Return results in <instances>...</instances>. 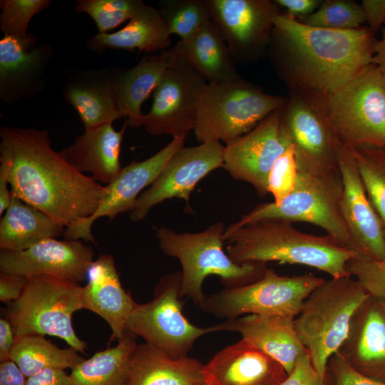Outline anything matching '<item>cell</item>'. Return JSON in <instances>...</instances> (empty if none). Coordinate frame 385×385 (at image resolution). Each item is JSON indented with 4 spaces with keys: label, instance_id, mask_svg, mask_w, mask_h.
<instances>
[{
    "label": "cell",
    "instance_id": "11",
    "mask_svg": "<svg viewBox=\"0 0 385 385\" xmlns=\"http://www.w3.org/2000/svg\"><path fill=\"white\" fill-rule=\"evenodd\" d=\"M181 282L179 272L163 277L155 288L153 299L143 304L135 302L127 322V332L174 359L187 356L200 337L218 332L216 324L200 327L184 316Z\"/></svg>",
    "mask_w": 385,
    "mask_h": 385
},
{
    "label": "cell",
    "instance_id": "19",
    "mask_svg": "<svg viewBox=\"0 0 385 385\" xmlns=\"http://www.w3.org/2000/svg\"><path fill=\"white\" fill-rule=\"evenodd\" d=\"M92 247L82 240H43L19 252L1 250L0 272L27 278L49 276L79 283L94 261Z\"/></svg>",
    "mask_w": 385,
    "mask_h": 385
},
{
    "label": "cell",
    "instance_id": "16",
    "mask_svg": "<svg viewBox=\"0 0 385 385\" xmlns=\"http://www.w3.org/2000/svg\"><path fill=\"white\" fill-rule=\"evenodd\" d=\"M281 125L294 148L298 166L339 165L340 141L328 121L322 102L292 91L282 108Z\"/></svg>",
    "mask_w": 385,
    "mask_h": 385
},
{
    "label": "cell",
    "instance_id": "2",
    "mask_svg": "<svg viewBox=\"0 0 385 385\" xmlns=\"http://www.w3.org/2000/svg\"><path fill=\"white\" fill-rule=\"evenodd\" d=\"M273 24L272 60L292 91L324 103L372 63L377 40L368 27L310 26L285 13L277 14Z\"/></svg>",
    "mask_w": 385,
    "mask_h": 385
},
{
    "label": "cell",
    "instance_id": "17",
    "mask_svg": "<svg viewBox=\"0 0 385 385\" xmlns=\"http://www.w3.org/2000/svg\"><path fill=\"white\" fill-rule=\"evenodd\" d=\"M235 62L259 56L270 43L279 6L270 0H206Z\"/></svg>",
    "mask_w": 385,
    "mask_h": 385
},
{
    "label": "cell",
    "instance_id": "46",
    "mask_svg": "<svg viewBox=\"0 0 385 385\" xmlns=\"http://www.w3.org/2000/svg\"><path fill=\"white\" fill-rule=\"evenodd\" d=\"M26 385H72L69 374L63 369H46L27 378Z\"/></svg>",
    "mask_w": 385,
    "mask_h": 385
},
{
    "label": "cell",
    "instance_id": "10",
    "mask_svg": "<svg viewBox=\"0 0 385 385\" xmlns=\"http://www.w3.org/2000/svg\"><path fill=\"white\" fill-rule=\"evenodd\" d=\"M324 280L312 274L279 275L267 268L255 282L225 287L205 295L200 308L226 319L247 314L278 315L294 319L306 298Z\"/></svg>",
    "mask_w": 385,
    "mask_h": 385
},
{
    "label": "cell",
    "instance_id": "38",
    "mask_svg": "<svg viewBox=\"0 0 385 385\" xmlns=\"http://www.w3.org/2000/svg\"><path fill=\"white\" fill-rule=\"evenodd\" d=\"M49 0H3L0 5V28L4 36L25 38L33 16L46 8Z\"/></svg>",
    "mask_w": 385,
    "mask_h": 385
},
{
    "label": "cell",
    "instance_id": "33",
    "mask_svg": "<svg viewBox=\"0 0 385 385\" xmlns=\"http://www.w3.org/2000/svg\"><path fill=\"white\" fill-rule=\"evenodd\" d=\"M65 97L78 113L85 130L94 129L123 118L117 107L112 78L70 85Z\"/></svg>",
    "mask_w": 385,
    "mask_h": 385
},
{
    "label": "cell",
    "instance_id": "12",
    "mask_svg": "<svg viewBox=\"0 0 385 385\" xmlns=\"http://www.w3.org/2000/svg\"><path fill=\"white\" fill-rule=\"evenodd\" d=\"M205 78L173 47L168 48L167 68L153 92L143 125L151 135H187L194 129Z\"/></svg>",
    "mask_w": 385,
    "mask_h": 385
},
{
    "label": "cell",
    "instance_id": "51",
    "mask_svg": "<svg viewBox=\"0 0 385 385\" xmlns=\"http://www.w3.org/2000/svg\"><path fill=\"white\" fill-rule=\"evenodd\" d=\"M380 71H381V73L383 84H384V89H385V71H381V70H380Z\"/></svg>",
    "mask_w": 385,
    "mask_h": 385
},
{
    "label": "cell",
    "instance_id": "23",
    "mask_svg": "<svg viewBox=\"0 0 385 385\" xmlns=\"http://www.w3.org/2000/svg\"><path fill=\"white\" fill-rule=\"evenodd\" d=\"M220 331L235 332L242 339L277 361L287 374L307 350L296 332L294 319L278 315L247 314L216 324Z\"/></svg>",
    "mask_w": 385,
    "mask_h": 385
},
{
    "label": "cell",
    "instance_id": "34",
    "mask_svg": "<svg viewBox=\"0 0 385 385\" xmlns=\"http://www.w3.org/2000/svg\"><path fill=\"white\" fill-rule=\"evenodd\" d=\"M349 149L366 195L385 230V148L364 145Z\"/></svg>",
    "mask_w": 385,
    "mask_h": 385
},
{
    "label": "cell",
    "instance_id": "1",
    "mask_svg": "<svg viewBox=\"0 0 385 385\" xmlns=\"http://www.w3.org/2000/svg\"><path fill=\"white\" fill-rule=\"evenodd\" d=\"M0 170L11 194L68 227L96 210L105 185L52 148L47 130L0 128Z\"/></svg>",
    "mask_w": 385,
    "mask_h": 385
},
{
    "label": "cell",
    "instance_id": "9",
    "mask_svg": "<svg viewBox=\"0 0 385 385\" xmlns=\"http://www.w3.org/2000/svg\"><path fill=\"white\" fill-rule=\"evenodd\" d=\"M328 121L346 148H385V89L379 68L371 63L324 101Z\"/></svg>",
    "mask_w": 385,
    "mask_h": 385
},
{
    "label": "cell",
    "instance_id": "28",
    "mask_svg": "<svg viewBox=\"0 0 385 385\" xmlns=\"http://www.w3.org/2000/svg\"><path fill=\"white\" fill-rule=\"evenodd\" d=\"M171 35L158 10L145 4L120 30L98 33L87 42L88 49L98 53L111 49H138L148 54L170 48Z\"/></svg>",
    "mask_w": 385,
    "mask_h": 385
},
{
    "label": "cell",
    "instance_id": "27",
    "mask_svg": "<svg viewBox=\"0 0 385 385\" xmlns=\"http://www.w3.org/2000/svg\"><path fill=\"white\" fill-rule=\"evenodd\" d=\"M205 78L207 83L242 80L235 61L217 25L207 22L192 36L173 46Z\"/></svg>",
    "mask_w": 385,
    "mask_h": 385
},
{
    "label": "cell",
    "instance_id": "49",
    "mask_svg": "<svg viewBox=\"0 0 385 385\" xmlns=\"http://www.w3.org/2000/svg\"><path fill=\"white\" fill-rule=\"evenodd\" d=\"M6 173L0 170V215L2 216L10 205L11 199V189Z\"/></svg>",
    "mask_w": 385,
    "mask_h": 385
},
{
    "label": "cell",
    "instance_id": "18",
    "mask_svg": "<svg viewBox=\"0 0 385 385\" xmlns=\"http://www.w3.org/2000/svg\"><path fill=\"white\" fill-rule=\"evenodd\" d=\"M337 160L342 176L340 210L356 258L385 259V230L366 195L350 150L339 142Z\"/></svg>",
    "mask_w": 385,
    "mask_h": 385
},
{
    "label": "cell",
    "instance_id": "4",
    "mask_svg": "<svg viewBox=\"0 0 385 385\" xmlns=\"http://www.w3.org/2000/svg\"><path fill=\"white\" fill-rule=\"evenodd\" d=\"M226 227L216 222L199 232H176L164 226L154 227L162 252L177 258L182 266L181 297H188L201 307L202 284L209 275H217L225 287H236L260 279L267 270L265 263L234 262L223 250Z\"/></svg>",
    "mask_w": 385,
    "mask_h": 385
},
{
    "label": "cell",
    "instance_id": "3",
    "mask_svg": "<svg viewBox=\"0 0 385 385\" xmlns=\"http://www.w3.org/2000/svg\"><path fill=\"white\" fill-rule=\"evenodd\" d=\"M227 254L235 263L302 265L327 273L332 278L350 275L346 263L355 254L327 235L304 233L281 219H265L239 227L225 228Z\"/></svg>",
    "mask_w": 385,
    "mask_h": 385
},
{
    "label": "cell",
    "instance_id": "48",
    "mask_svg": "<svg viewBox=\"0 0 385 385\" xmlns=\"http://www.w3.org/2000/svg\"><path fill=\"white\" fill-rule=\"evenodd\" d=\"M15 338V332L11 322L5 317H1L0 319V362L10 359Z\"/></svg>",
    "mask_w": 385,
    "mask_h": 385
},
{
    "label": "cell",
    "instance_id": "35",
    "mask_svg": "<svg viewBox=\"0 0 385 385\" xmlns=\"http://www.w3.org/2000/svg\"><path fill=\"white\" fill-rule=\"evenodd\" d=\"M158 10L170 35L180 40L189 38L212 20L206 0H163Z\"/></svg>",
    "mask_w": 385,
    "mask_h": 385
},
{
    "label": "cell",
    "instance_id": "24",
    "mask_svg": "<svg viewBox=\"0 0 385 385\" xmlns=\"http://www.w3.org/2000/svg\"><path fill=\"white\" fill-rule=\"evenodd\" d=\"M36 44L31 34L25 38L4 36L0 41V96L7 103L36 91L50 48Z\"/></svg>",
    "mask_w": 385,
    "mask_h": 385
},
{
    "label": "cell",
    "instance_id": "29",
    "mask_svg": "<svg viewBox=\"0 0 385 385\" xmlns=\"http://www.w3.org/2000/svg\"><path fill=\"white\" fill-rule=\"evenodd\" d=\"M168 62V49L145 56L135 66L112 78L118 109L129 125H143L142 104L159 84Z\"/></svg>",
    "mask_w": 385,
    "mask_h": 385
},
{
    "label": "cell",
    "instance_id": "22",
    "mask_svg": "<svg viewBox=\"0 0 385 385\" xmlns=\"http://www.w3.org/2000/svg\"><path fill=\"white\" fill-rule=\"evenodd\" d=\"M338 352L358 372L385 371V301L369 296L354 313Z\"/></svg>",
    "mask_w": 385,
    "mask_h": 385
},
{
    "label": "cell",
    "instance_id": "44",
    "mask_svg": "<svg viewBox=\"0 0 385 385\" xmlns=\"http://www.w3.org/2000/svg\"><path fill=\"white\" fill-rule=\"evenodd\" d=\"M368 28L374 34L385 24V0H363L361 3Z\"/></svg>",
    "mask_w": 385,
    "mask_h": 385
},
{
    "label": "cell",
    "instance_id": "50",
    "mask_svg": "<svg viewBox=\"0 0 385 385\" xmlns=\"http://www.w3.org/2000/svg\"><path fill=\"white\" fill-rule=\"evenodd\" d=\"M372 63L375 64L381 71H385V24L382 29V36L377 40L374 46V55Z\"/></svg>",
    "mask_w": 385,
    "mask_h": 385
},
{
    "label": "cell",
    "instance_id": "43",
    "mask_svg": "<svg viewBox=\"0 0 385 385\" xmlns=\"http://www.w3.org/2000/svg\"><path fill=\"white\" fill-rule=\"evenodd\" d=\"M28 278L10 273L0 274V301L6 304L17 300L21 295Z\"/></svg>",
    "mask_w": 385,
    "mask_h": 385
},
{
    "label": "cell",
    "instance_id": "8",
    "mask_svg": "<svg viewBox=\"0 0 385 385\" xmlns=\"http://www.w3.org/2000/svg\"><path fill=\"white\" fill-rule=\"evenodd\" d=\"M286 99L265 93L244 79L226 83H207L197 107L194 133L198 142L225 143L254 128L271 113L281 109Z\"/></svg>",
    "mask_w": 385,
    "mask_h": 385
},
{
    "label": "cell",
    "instance_id": "20",
    "mask_svg": "<svg viewBox=\"0 0 385 385\" xmlns=\"http://www.w3.org/2000/svg\"><path fill=\"white\" fill-rule=\"evenodd\" d=\"M207 385H280L287 373L277 361L241 339L204 364Z\"/></svg>",
    "mask_w": 385,
    "mask_h": 385
},
{
    "label": "cell",
    "instance_id": "30",
    "mask_svg": "<svg viewBox=\"0 0 385 385\" xmlns=\"http://www.w3.org/2000/svg\"><path fill=\"white\" fill-rule=\"evenodd\" d=\"M49 216L11 194V202L0 221L1 250L19 252L63 233Z\"/></svg>",
    "mask_w": 385,
    "mask_h": 385
},
{
    "label": "cell",
    "instance_id": "26",
    "mask_svg": "<svg viewBox=\"0 0 385 385\" xmlns=\"http://www.w3.org/2000/svg\"><path fill=\"white\" fill-rule=\"evenodd\" d=\"M204 364L188 356L174 359L148 344H137L123 385H202Z\"/></svg>",
    "mask_w": 385,
    "mask_h": 385
},
{
    "label": "cell",
    "instance_id": "13",
    "mask_svg": "<svg viewBox=\"0 0 385 385\" xmlns=\"http://www.w3.org/2000/svg\"><path fill=\"white\" fill-rule=\"evenodd\" d=\"M282 108L248 133L224 146L223 168L235 180L250 184L260 196L268 194L270 171L277 158L292 144L281 125Z\"/></svg>",
    "mask_w": 385,
    "mask_h": 385
},
{
    "label": "cell",
    "instance_id": "7",
    "mask_svg": "<svg viewBox=\"0 0 385 385\" xmlns=\"http://www.w3.org/2000/svg\"><path fill=\"white\" fill-rule=\"evenodd\" d=\"M78 283L49 277L28 278L20 297L7 304L4 317L11 324L16 336H53L85 353L87 344L75 332L72 318L82 309Z\"/></svg>",
    "mask_w": 385,
    "mask_h": 385
},
{
    "label": "cell",
    "instance_id": "36",
    "mask_svg": "<svg viewBox=\"0 0 385 385\" xmlns=\"http://www.w3.org/2000/svg\"><path fill=\"white\" fill-rule=\"evenodd\" d=\"M314 27L332 29H354L366 22L361 4L349 0H327L311 14L297 19Z\"/></svg>",
    "mask_w": 385,
    "mask_h": 385
},
{
    "label": "cell",
    "instance_id": "14",
    "mask_svg": "<svg viewBox=\"0 0 385 385\" xmlns=\"http://www.w3.org/2000/svg\"><path fill=\"white\" fill-rule=\"evenodd\" d=\"M186 136L173 138L153 155L143 161H133L123 168L116 178L105 185L94 213L64 230L63 235L66 239L94 242L91 227L95 221L103 217L113 220L120 213L131 211L143 189L155 181L174 154L184 147Z\"/></svg>",
    "mask_w": 385,
    "mask_h": 385
},
{
    "label": "cell",
    "instance_id": "42",
    "mask_svg": "<svg viewBox=\"0 0 385 385\" xmlns=\"http://www.w3.org/2000/svg\"><path fill=\"white\" fill-rule=\"evenodd\" d=\"M327 373L320 374L314 367L308 351L297 360L292 371L280 385H327Z\"/></svg>",
    "mask_w": 385,
    "mask_h": 385
},
{
    "label": "cell",
    "instance_id": "47",
    "mask_svg": "<svg viewBox=\"0 0 385 385\" xmlns=\"http://www.w3.org/2000/svg\"><path fill=\"white\" fill-rule=\"evenodd\" d=\"M27 378L15 362H0V385H26Z\"/></svg>",
    "mask_w": 385,
    "mask_h": 385
},
{
    "label": "cell",
    "instance_id": "40",
    "mask_svg": "<svg viewBox=\"0 0 385 385\" xmlns=\"http://www.w3.org/2000/svg\"><path fill=\"white\" fill-rule=\"evenodd\" d=\"M346 270L370 296L385 301V259L352 257L346 263Z\"/></svg>",
    "mask_w": 385,
    "mask_h": 385
},
{
    "label": "cell",
    "instance_id": "41",
    "mask_svg": "<svg viewBox=\"0 0 385 385\" xmlns=\"http://www.w3.org/2000/svg\"><path fill=\"white\" fill-rule=\"evenodd\" d=\"M328 367L334 375L336 385H385V382L356 371L338 351L329 359Z\"/></svg>",
    "mask_w": 385,
    "mask_h": 385
},
{
    "label": "cell",
    "instance_id": "37",
    "mask_svg": "<svg viewBox=\"0 0 385 385\" xmlns=\"http://www.w3.org/2000/svg\"><path fill=\"white\" fill-rule=\"evenodd\" d=\"M145 4L141 0H80L75 10L88 14L99 33H107L130 20Z\"/></svg>",
    "mask_w": 385,
    "mask_h": 385
},
{
    "label": "cell",
    "instance_id": "15",
    "mask_svg": "<svg viewBox=\"0 0 385 385\" xmlns=\"http://www.w3.org/2000/svg\"><path fill=\"white\" fill-rule=\"evenodd\" d=\"M224 148L220 142L212 140L180 148L139 195L130 211V220H143L153 207L167 199L178 197L189 205L190 193L197 183L212 170L223 167Z\"/></svg>",
    "mask_w": 385,
    "mask_h": 385
},
{
    "label": "cell",
    "instance_id": "45",
    "mask_svg": "<svg viewBox=\"0 0 385 385\" xmlns=\"http://www.w3.org/2000/svg\"><path fill=\"white\" fill-rule=\"evenodd\" d=\"M274 2L286 10L285 14L296 19L311 14L322 4L319 0H274Z\"/></svg>",
    "mask_w": 385,
    "mask_h": 385
},
{
    "label": "cell",
    "instance_id": "32",
    "mask_svg": "<svg viewBox=\"0 0 385 385\" xmlns=\"http://www.w3.org/2000/svg\"><path fill=\"white\" fill-rule=\"evenodd\" d=\"M10 359L26 378L46 369H72L83 358L69 346L60 348L41 335L16 336Z\"/></svg>",
    "mask_w": 385,
    "mask_h": 385
},
{
    "label": "cell",
    "instance_id": "31",
    "mask_svg": "<svg viewBox=\"0 0 385 385\" xmlns=\"http://www.w3.org/2000/svg\"><path fill=\"white\" fill-rule=\"evenodd\" d=\"M127 332L118 344L96 352L75 366L69 374L72 385H123L137 342Z\"/></svg>",
    "mask_w": 385,
    "mask_h": 385
},
{
    "label": "cell",
    "instance_id": "5",
    "mask_svg": "<svg viewBox=\"0 0 385 385\" xmlns=\"http://www.w3.org/2000/svg\"><path fill=\"white\" fill-rule=\"evenodd\" d=\"M370 295L352 276L324 280L304 300L294 319L296 332L322 375L347 337L352 317Z\"/></svg>",
    "mask_w": 385,
    "mask_h": 385
},
{
    "label": "cell",
    "instance_id": "39",
    "mask_svg": "<svg viewBox=\"0 0 385 385\" xmlns=\"http://www.w3.org/2000/svg\"><path fill=\"white\" fill-rule=\"evenodd\" d=\"M294 148L291 144L274 161L268 176L267 190L274 203H279L294 190L297 177Z\"/></svg>",
    "mask_w": 385,
    "mask_h": 385
},
{
    "label": "cell",
    "instance_id": "6",
    "mask_svg": "<svg viewBox=\"0 0 385 385\" xmlns=\"http://www.w3.org/2000/svg\"><path fill=\"white\" fill-rule=\"evenodd\" d=\"M297 169L295 187L288 197L278 204L258 205L230 226L239 227L265 219L307 222L322 228L338 245L349 250V235L340 210L343 181L339 165H297Z\"/></svg>",
    "mask_w": 385,
    "mask_h": 385
},
{
    "label": "cell",
    "instance_id": "52",
    "mask_svg": "<svg viewBox=\"0 0 385 385\" xmlns=\"http://www.w3.org/2000/svg\"><path fill=\"white\" fill-rule=\"evenodd\" d=\"M202 385H207V384H205V383H204V384H202Z\"/></svg>",
    "mask_w": 385,
    "mask_h": 385
},
{
    "label": "cell",
    "instance_id": "25",
    "mask_svg": "<svg viewBox=\"0 0 385 385\" xmlns=\"http://www.w3.org/2000/svg\"><path fill=\"white\" fill-rule=\"evenodd\" d=\"M127 125L126 121L119 131L113 123L85 130L60 153L78 172L88 173L97 182L108 185L122 170L120 153Z\"/></svg>",
    "mask_w": 385,
    "mask_h": 385
},
{
    "label": "cell",
    "instance_id": "21",
    "mask_svg": "<svg viewBox=\"0 0 385 385\" xmlns=\"http://www.w3.org/2000/svg\"><path fill=\"white\" fill-rule=\"evenodd\" d=\"M88 282L81 287L82 309L100 316L118 341L127 334V322L135 302L120 280L113 257L100 255L91 265Z\"/></svg>",
    "mask_w": 385,
    "mask_h": 385
}]
</instances>
